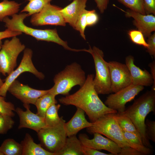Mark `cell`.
Wrapping results in <instances>:
<instances>
[{
    "label": "cell",
    "mask_w": 155,
    "mask_h": 155,
    "mask_svg": "<svg viewBox=\"0 0 155 155\" xmlns=\"http://www.w3.org/2000/svg\"><path fill=\"white\" fill-rule=\"evenodd\" d=\"M92 74L88 75L85 82L75 93L59 99L65 105H72L82 109L86 113L91 122L107 114L117 112L108 108L99 97L94 87Z\"/></svg>",
    "instance_id": "6da1fadb"
},
{
    "label": "cell",
    "mask_w": 155,
    "mask_h": 155,
    "mask_svg": "<svg viewBox=\"0 0 155 155\" xmlns=\"http://www.w3.org/2000/svg\"><path fill=\"white\" fill-rule=\"evenodd\" d=\"M155 113V90L146 91L135 100L123 113L128 117L139 133L144 146L152 148L146 132L145 120L150 112Z\"/></svg>",
    "instance_id": "7a4b0ae2"
},
{
    "label": "cell",
    "mask_w": 155,
    "mask_h": 155,
    "mask_svg": "<svg viewBox=\"0 0 155 155\" xmlns=\"http://www.w3.org/2000/svg\"><path fill=\"white\" fill-rule=\"evenodd\" d=\"M11 18L8 17L3 20L7 29L11 31H18L31 36L37 40L52 42L62 46L65 49L77 52V49L70 47L67 41L62 40L59 37L56 28L54 29H38L26 26L24 23V19L28 17L27 13H21L14 14Z\"/></svg>",
    "instance_id": "3957f363"
},
{
    "label": "cell",
    "mask_w": 155,
    "mask_h": 155,
    "mask_svg": "<svg viewBox=\"0 0 155 155\" xmlns=\"http://www.w3.org/2000/svg\"><path fill=\"white\" fill-rule=\"evenodd\" d=\"M85 73L80 65L76 62L67 66L56 74L53 79L54 84L49 89V93L55 96L59 94L67 96L74 86L81 87L84 83Z\"/></svg>",
    "instance_id": "277c9868"
},
{
    "label": "cell",
    "mask_w": 155,
    "mask_h": 155,
    "mask_svg": "<svg viewBox=\"0 0 155 155\" xmlns=\"http://www.w3.org/2000/svg\"><path fill=\"white\" fill-rule=\"evenodd\" d=\"M89 133H98L117 143L120 147L130 146L122 130L114 118L113 113L105 115L99 118L87 128Z\"/></svg>",
    "instance_id": "5b68a950"
},
{
    "label": "cell",
    "mask_w": 155,
    "mask_h": 155,
    "mask_svg": "<svg viewBox=\"0 0 155 155\" xmlns=\"http://www.w3.org/2000/svg\"><path fill=\"white\" fill-rule=\"evenodd\" d=\"M87 52L90 54L93 58L96 75L93 82L98 94H106L111 92L110 71L107 62L104 59L102 51L95 46H90Z\"/></svg>",
    "instance_id": "8992f818"
},
{
    "label": "cell",
    "mask_w": 155,
    "mask_h": 155,
    "mask_svg": "<svg viewBox=\"0 0 155 155\" xmlns=\"http://www.w3.org/2000/svg\"><path fill=\"white\" fill-rule=\"evenodd\" d=\"M65 120L63 117L59 123L52 126H46L37 132L42 146L56 155L64 146L67 136L64 129Z\"/></svg>",
    "instance_id": "52a82bcc"
},
{
    "label": "cell",
    "mask_w": 155,
    "mask_h": 155,
    "mask_svg": "<svg viewBox=\"0 0 155 155\" xmlns=\"http://www.w3.org/2000/svg\"><path fill=\"white\" fill-rule=\"evenodd\" d=\"M25 49L16 36L5 40L0 50V73L6 76L13 71L16 66L18 56Z\"/></svg>",
    "instance_id": "ba28073f"
},
{
    "label": "cell",
    "mask_w": 155,
    "mask_h": 155,
    "mask_svg": "<svg viewBox=\"0 0 155 155\" xmlns=\"http://www.w3.org/2000/svg\"><path fill=\"white\" fill-rule=\"evenodd\" d=\"M32 51L30 49L27 48L24 50L23 55L19 65L16 69L8 75L0 88V95L5 97L11 84L21 74L24 72L31 73L40 80L44 78V75L39 71L33 63L32 60Z\"/></svg>",
    "instance_id": "9c48e42d"
},
{
    "label": "cell",
    "mask_w": 155,
    "mask_h": 155,
    "mask_svg": "<svg viewBox=\"0 0 155 155\" xmlns=\"http://www.w3.org/2000/svg\"><path fill=\"white\" fill-rule=\"evenodd\" d=\"M144 88V86L131 84L114 94L109 95L104 104L117 113H123L125 110V104L133 99Z\"/></svg>",
    "instance_id": "30bf717a"
},
{
    "label": "cell",
    "mask_w": 155,
    "mask_h": 155,
    "mask_svg": "<svg viewBox=\"0 0 155 155\" xmlns=\"http://www.w3.org/2000/svg\"><path fill=\"white\" fill-rule=\"evenodd\" d=\"M61 8L49 3L40 12L31 16L30 23L36 26L46 25L65 26L66 23L60 12Z\"/></svg>",
    "instance_id": "8fae6325"
},
{
    "label": "cell",
    "mask_w": 155,
    "mask_h": 155,
    "mask_svg": "<svg viewBox=\"0 0 155 155\" xmlns=\"http://www.w3.org/2000/svg\"><path fill=\"white\" fill-rule=\"evenodd\" d=\"M111 82V92L115 93L132 84L129 70L125 64L116 61L107 62Z\"/></svg>",
    "instance_id": "7c38bea8"
},
{
    "label": "cell",
    "mask_w": 155,
    "mask_h": 155,
    "mask_svg": "<svg viewBox=\"0 0 155 155\" xmlns=\"http://www.w3.org/2000/svg\"><path fill=\"white\" fill-rule=\"evenodd\" d=\"M10 93L20 100L23 104H34L37 99L49 92L47 90H38L24 84L17 80L10 86L8 90Z\"/></svg>",
    "instance_id": "4fadbf2b"
},
{
    "label": "cell",
    "mask_w": 155,
    "mask_h": 155,
    "mask_svg": "<svg viewBox=\"0 0 155 155\" xmlns=\"http://www.w3.org/2000/svg\"><path fill=\"white\" fill-rule=\"evenodd\" d=\"M93 134L94 137L92 139H89L85 134L79 135V139L82 144L84 146L97 150H106L113 155L119 154L121 148L117 143L109 138L104 137L98 133H95Z\"/></svg>",
    "instance_id": "5bb4252c"
},
{
    "label": "cell",
    "mask_w": 155,
    "mask_h": 155,
    "mask_svg": "<svg viewBox=\"0 0 155 155\" xmlns=\"http://www.w3.org/2000/svg\"><path fill=\"white\" fill-rule=\"evenodd\" d=\"M26 110L17 107L15 109L20 119L18 128H26L32 129L38 132L41 129L46 126L44 118L34 114L30 109L28 104H23Z\"/></svg>",
    "instance_id": "9a60e30c"
},
{
    "label": "cell",
    "mask_w": 155,
    "mask_h": 155,
    "mask_svg": "<svg viewBox=\"0 0 155 155\" xmlns=\"http://www.w3.org/2000/svg\"><path fill=\"white\" fill-rule=\"evenodd\" d=\"M113 5L124 12L126 17L133 18V24L146 37H148L155 31V17L154 15H144L129 9L125 11L114 5Z\"/></svg>",
    "instance_id": "2e32d148"
},
{
    "label": "cell",
    "mask_w": 155,
    "mask_h": 155,
    "mask_svg": "<svg viewBox=\"0 0 155 155\" xmlns=\"http://www.w3.org/2000/svg\"><path fill=\"white\" fill-rule=\"evenodd\" d=\"M134 58L132 55L126 57L125 64L131 76L132 84L135 86H148L152 85L154 81L152 76L147 70H142L134 63Z\"/></svg>",
    "instance_id": "e0dca14e"
},
{
    "label": "cell",
    "mask_w": 155,
    "mask_h": 155,
    "mask_svg": "<svg viewBox=\"0 0 155 155\" xmlns=\"http://www.w3.org/2000/svg\"><path fill=\"white\" fill-rule=\"evenodd\" d=\"M85 113L82 109L77 107L76 111L71 119L65 123L64 127L67 137L76 135L82 129L92 125V123L86 119Z\"/></svg>",
    "instance_id": "ac0fdd59"
},
{
    "label": "cell",
    "mask_w": 155,
    "mask_h": 155,
    "mask_svg": "<svg viewBox=\"0 0 155 155\" xmlns=\"http://www.w3.org/2000/svg\"><path fill=\"white\" fill-rule=\"evenodd\" d=\"M88 0H73L70 4L60 10L66 23L74 28L80 14L85 9Z\"/></svg>",
    "instance_id": "d6986e66"
},
{
    "label": "cell",
    "mask_w": 155,
    "mask_h": 155,
    "mask_svg": "<svg viewBox=\"0 0 155 155\" xmlns=\"http://www.w3.org/2000/svg\"><path fill=\"white\" fill-rule=\"evenodd\" d=\"M21 144L22 155H55L44 149L41 144L35 143L32 136L28 133H26Z\"/></svg>",
    "instance_id": "ffe728a7"
},
{
    "label": "cell",
    "mask_w": 155,
    "mask_h": 155,
    "mask_svg": "<svg viewBox=\"0 0 155 155\" xmlns=\"http://www.w3.org/2000/svg\"><path fill=\"white\" fill-rule=\"evenodd\" d=\"M56 155H84L82 144L76 135L68 137L63 147Z\"/></svg>",
    "instance_id": "44dd1931"
},
{
    "label": "cell",
    "mask_w": 155,
    "mask_h": 155,
    "mask_svg": "<svg viewBox=\"0 0 155 155\" xmlns=\"http://www.w3.org/2000/svg\"><path fill=\"white\" fill-rule=\"evenodd\" d=\"M55 96L49 93L38 98L35 105L37 109L36 114L44 118L46 112L52 105L57 103Z\"/></svg>",
    "instance_id": "7402d4cb"
},
{
    "label": "cell",
    "mask_w": 155,
    "mask_h": 155,
    "mask_svg": "<svg viewBox=\"0 0 155 155\" xmlns=\"http://www.w3.org/2000/svg\"><path fill=\"white\" fill-rule=\"evenodd\" d=\"M21 4L14 1L3 0L0 2V21L6 17L17 13Z\"/></svg>",
    "instance_id": "603a6c76"
},
{
    "label": "cell",
    "mask_w": 155,
    "mask_h": 155,
    "mask_svg": "<svg viewBox=\"0 0 155 155\" xmlns=\"http://www.w3.org/2000/svg\"><path fill=\"white\" fill-rule=\"evenodd\" d=\"M0 150L4 155H22V147L13 139L5 140L0 147Z\"/></svg>",
    "instance_id": "cb8c5ba5"
},
{
    "label": "cell",
    "mask_w": 155,
    "mask_h": 155,
    "mask_svg": "<svg viewBox=\"0 0 155 155\" xmlns=\"http://www.w3.org/2000/svg\"><path fill=\"white\" fill-rule=\"evenodd\" d=\"M113 115L121 129L136 134L141 139L139 133L128 117L123 113H113Z\"/></svg>",
    "instance_id": "d4e9b609"
},
{
    "label": "cell",
    "mask_w": 155,
    "mask_h": 155,
    "mask_svg": "<svg viewBox=\"0 0 155 155\" xmlns=\"http://www.w3.org/2000/svg\"><path fill=\"white\" fill-rule=\"evenodd\" d=\"M28 3L21 11V13H27L28 16L40 12L52 0H28Z\"/></svg>",
    "instance_id": "484cf974"
},
{
    "label": "cell",
    "mask_w": 155,
    "mask_h": 155,
    "mask_svg": "<svg viewBox=\"0 0 155 155\" xmlns=\"http://www.w3.org/2000/svg\"><path fill=\"white\" fill-rule=\"evenodd\" d=\"M61 105L53 104L46 110L44 117L46 126H52L58 124L60 122L61 117L58 115V111Z\"/></svg>",
    "instance_id": "4316f807"
},
{
    "label": "cell",
    "mask_w": 155,
    "mask_h": 155,
    "mask_svg": "<svg viewBox=\"0 0 155 155\" xmlns=\"http://www.w3.org/2000/svg\"><path fill=\"white\" fill-rule=\"evenodd\" d=\"M129 9L146 15L144 7L143 0H117Z\"/></svg>",
    "instance_id": "83f0119b"
},
{
    "label": "cell",
    "mask_w": 155,
    "mask_h": 155,
    "mask_svg": "<svg viewBox=\"0 0 155 155\" xmlns=\"http://www.w3.org/2000/svg\"><path fill=\"white\" fill-rule=\"evenodd\" d=\"M11 117L0 112V134L6 133L12 128L14 121Z\"/></svg>",
    "instance_id": "f1b7e54d"
},
{
    "label": "cell",
    "mask_w": 155,
    "mask_h": 155,
    "mask_svg": "<svg viewBox=\"0 0 155 155\" xmlns=\"http://www.w3.org/2000/svg\"><path fill=\"white\" fill-rule=\"evenodd\" d=\"M128 34L131 40L134 43L144 46L146 48L148 44L146 41L142 33L137 30H132L129 31Z\"/></svg>",
    "instance_id": "f546056e"
},
{
    "label": "cell",
    "mask_w": 155,
    "mask_h": 155,
    "mask_svg": "<svg viewBox=\"0 0 155 155\" xmlns=\"http://www.w3.org/2000/svg\"><path fill=\"white\" fill-rule=\"evenodd\" d=\"M14 104L11 102H6L5 97L0 95V112L11 117L15 115L13 111H15Z\"/></svg>",
    "instance_id": "4dcf8cb0"
},
{
    "label": "cell",
    "mask_w": 155,
    "mask_h": 155,
    "mask_svg": "<svg viewBox=\"0 0 155 155\" xmlns=\"http://www.w3.org/2000/svg\"><path fill=\"white\" fill-rule=\"evenodd\" d=\"M87 10H84L78 18L74 29L79 31L82 37L86 40L85 30L86 26V15Z\"/></svg>",
    "instance_id": "1f68e13d"
},
{
    "label": "cell",
    "mask_w": 155,
    "mask_h": 155,
    "mask_svg": "<svg viewBox=\"0 0 155 155\" xmlns=\"http://www.w3.org/2000/svg\"><path fill=\"white\" fill-rule=\"evenodd\" d=\"M146 137L149 140L155 142V121L148 119L145 122Z\"/></svg>",
    "instance_id": "d6a6232c"
},
{
    "label": "cell",
    "mask_w": 155,
    "mask_h": 155,
    "mask_svg": "<svg viewBox=\"0 0 155 155\" xmlns=\"http://www.w3.org/2000/svg\"><path fill=\"white\" fill-rule=\"evenodd\" d=\"M98 20V16L95 10L87 11L86 15V27L95 25Z\"/></svg>",
    "instance_id": "836d02e7"
},
{
    "label": "cell",
    "mask_w": 155,
    "mask_h": 155,
    "mask_svg": "<svg viewBox=\"0 0 155 155\" xmlns=\"http://www.w3.org/2000/svg\"><path fill=\"white\" fill-rule=\"evenodd\" d=\"M144 9L146 15H155V0H143Z\"/></svg>",
    "instance_id": "e575fe53"
},
{
    "label": "cell",
    "mask_w": 155,
    "mask_h": 155,
    "mask_svg": "<svg viewBox=\"0 0 155 155\" xmlns=\"http://www.w3.org/2000/svg\"><path fill=\"white\" fill-rule=\"evenodd\" d=\"M147 43L148 46L147 48V52L151 56L155 57V33L148 37Z\"/></svg>",
    "instance_id": "d590c367"
},
{
    "label": "cell",
    "mask_w": 155,
    "mask_h": 155,
    "mask_svg": "<svg viewBox=\"0 0 155 155\" xmlns=\"http://www.w3.org/2000/svg\"><path fill=\"white\" fill-rule=\"evenodd\" d=\"M119 155H144L141 152L130 146L121 148Z\"/></svg>",
    "instance_id": "8d00e7d4"
},
{
    "label": "cell",
    "mask_w": 155,
    "mask_h": 155,
    "mask_svg": "<svg viewBox=\"0 0 155 155\" xmlns=\"http://www.w3.org/2000/svg\"><path fill=\"white\" fill-rule=\"evenodd\" d=\"M22 33L18 31H13L6 29L5 31L0 32V45H2L1 40L6 38L12 37L20 35Z\"/></svg>",
    "instance_id": "74e56055"
},
{
    "label": "cell",
    "mask_w": 155,
    "mask_h": 155,
    "mask_svg": "<svg viewBox=\"0 0 155 155\" xmlns=\"http://www.w3.org/2000/svg\"><path fill=\"white\" fill-rule=\"evenodd\" d=\"M82 150L84 155H111V154H107L101 152L94 149L84 146L82 144Z\"/></svg>",
    "instance_id": "f35d334b"
},
{
    "label": "cell",
    "mask_w": 155,
    "mask_h": 155,
    "mask_svg": "<svg viewBox=\"0 0 155 155\" xmlns=\"http://www.w3.org/2000/svg\"><path fill=\"white\" fill-rule=\"evenodd\" d=\"M101 13H103L107 8L109 0H94Z\"/></svg>",
    "instance_id": "ab89813d"
},
{
    "label": "cell",
    "mask_w": 155,
    "mask_h": 155,
    "mask_svg": "<svg viewBox=\"0 0 155 155\" xmlns=\"http://www.w3.org/2000/svg\"><path fill=\"white\" fill-rule=\"evenodd\" d=\"M149 66L151 69V73L154 81V83L152 85V89L155 90V62L153 61L149 64Z\"/></svg>",
    "instance_id": "60d3db41"
},
{
    "label": "cell",
    "mask_w": 155,
    "mask_h": 155,
    "mask_svg": "<svg viewBox=\"0 0 155 155\" xmlns=\"http://www.w3.org/2000/svg\"><path fill=\"white\" fill-rule=\"evenodd\" d=\"M1 46L0 45V50L1 48ZM3 81L1 79L0 77V88H1L2 86L3 85Z\"/></svg>",
    "instance_id": "b9f144b4"
},
{
    "label": "cell",
    "mask_w": 155,
    "mask_h": 155,
    "mask_svg": "<svg viewBox=\"0 0 155 155\" xmlns=\"http://www.w3.org/2000/svg\"><path fill=\"white\" fill-rule=\"evenodd\" d=\"M0 155H4L3 153L1 152V151L0 150Z\"/></svg>",
    "instance_id": "7bdbcfd3"
},
{
    "label": "cell",
    "mask_w": 155,
    "mask_h": 155,
    "mask_svg": "<svg viewBox=\"0 0 155 155\" xmlns=\"http://www.w3.org/2000/svg\"></svg>",
    "instance_id": "ee69618b"
}]
</instances>
